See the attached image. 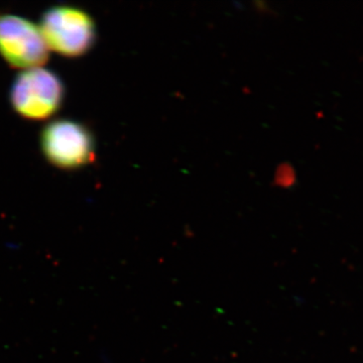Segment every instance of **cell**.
<instances>
[{
    "label": "cell",
    "mask_w": 363,
    "mask_h": 363,
    "mask_svg": "<svg viewBox=\"0 0 363 363\" xmlns=\"http://www.w3.org/2000/svg\"><path fill=\"white\" fill-rule=\"evenodd\" d=\"M65 99V85L55 72L44 67L21 71L11 84L9 101L18 116L30 121L51 118Z\"/></svg>",
    "instance_id": "7a4b0ae2"
},
{
    "label": "cell",
    "mask_w": 363,
    "mask_h": 363,
    "mask_svg": "<svg viewBox=\"0 0 363 363\" xmlns=\"http://www.w3.org/2000/svg\"><path fill=\"white\" fill-rule=\"evenodd\" d=\"M39 26L50 51L66 58L84 56L96 43L95 21L80 7H50L43 13Z\"/></svg>",
    "instance_id": "6da1fadb"
},
{
    "label": "cell",
    "mask_w": 363,
    "mask_h": 363,
    "mask_svg": "<svg viewBox=\"0 0 363 363\" xmlns=\"http://www.w3.org/2000/svg\"><path fill=\"white\" fill-rule=\"evenodd\" d=\"M40 150L48 162L64 171L80 169L94 162L96 143L84 123L56 119L40 133Z\"/></svg>",
    "instance_id": "3957f363"
},
{
    "label": "cell",
    "mask_w": 363,
    "mask_h": 363,
    "mask_svg": "<svg viewBox=\"0 0 363 363\" xmlns=\"http://www.w3.org/2000/svg\"><path fill=\"white\" fill-rule=\"evenodd\" d=\"M40 26L23 16L0 13V57L18 70L43 67L49 59Z\"/></svg>",
    "instance_id": "277c9868"
}]
</instances>
